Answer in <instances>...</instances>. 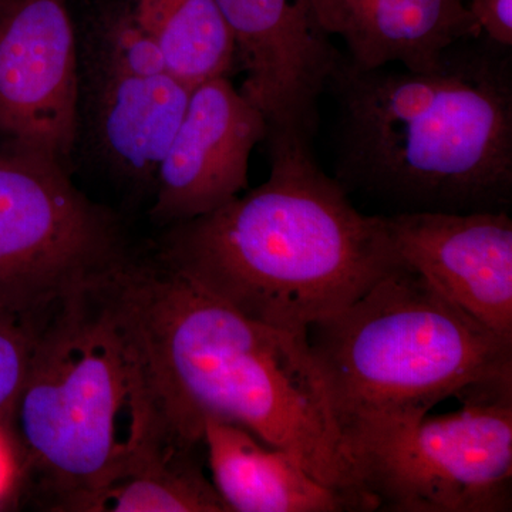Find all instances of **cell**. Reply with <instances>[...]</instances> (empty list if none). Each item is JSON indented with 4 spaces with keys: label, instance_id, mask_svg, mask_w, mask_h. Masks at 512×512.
<instances>
[{
    "label": "cell",
    "instance_id": "cell-20",
    "mask_svg": "<svg viewBox=\"0 0 512 512\" xmlns=\"http://www.w3.org/2000/svg\"><path fill=\"white\" fill-rule=\"evenodd\" d=\"M20 480L18 454L13 447L8 431L0 423V501L12 493Z\"/></svg>",
    "mask_w": 512,
    "mask_h": 512
},
{
    "label": "cell",
    "instance_id": "cell-3",
    "mask_svg": "<svg viewBox=\"0 0 512 512\" xmlns=\"http://www.w3.org/2000/svg\"><path fill=\"white\" fill-rule=\"evenodd\" d=\"M512 47L463 40L426 72L365 70L343 57L335 175L399 212L508 211L512 202Z\"/></svg>",
    "mask_w": 512,
    "mask_h": 512
},
{
    "label": "cell",
    "instance_id": "cell-4",
    "mask_svg": "<svg viewBox=\"0 0 512 512\" xmlns=\"http://www.w3.org/2000/svg\"><path fill=\"white\" fill-rule=\"evenodd\" d=\"M306 338L353 467L357 454L448 397L512 377V339L448 302L406 265L313 323Z\"/></svg>",
    "mask_w": 512,
    "mask_h": 512
},
{
    "label": "cell",
    "instance_id": "cell-7",
    "mask_svg": "<svg viewBox=\"0 0 512 512\" xmlns=\"http://www.w3.org/2000/svg\"><path fill=\"white\" fill-rule=\"evenodd\" d=\"M131 255L117 215L73 184L64 161L3 140L0 295L25 308H53Z\"/></svg>",
    "mask_w": 512,
    "mask_h": 512
},
{
    "label": "cell",
    "instance_id": "cell-1",
    "mask_svg": "<svg viewBox=\"0 0 512 512\" xmlns=\"http://www.w3.org/2000/svg\"><path fill=\"white\" fill-rule=\"evenodd\" d=\"M97 291L133 355L161 440L202 447L205 420L238 424L365 511L306 333L245 318L157 256L131 255Z\"/></svg>",
    "mask_w": 512,
    "mask_h": 512
},
{
    "label": "cell",
    "instance_id": "cell-9",
    "mask_svg": "<svg viewBox=\"0 0 512 512\" xmlns=\"http://www.w3.org/2000/svg\"><path fill=\"white\" fill-rule=\"evenodd\" d=\"M0 137L62 161L79 143V37L66 0H0Z\"/></svg>",
    "mask_w": 512,
    "mask_h": 512
},
{
    "label": "cell",
    "instance_id": "cell-8",
    "mask_svg": "<svg viewBox=\"0 0 512 512\" xmlns=\"http://www.w3.org/2000/svg\"><path fill=\"white\" fill-rule=\"evenodd\" d=\"M191 92L170 72L131 2L103 13L79 43V140L127 183L154 187Z\"/></svg>",
    "mask_w": 512,
    "mask_h": 512
},
{
    "label": "cell",
    "instance_id": "cell-10",
    "mask_svg": "<svg viewBox=\"0 0 512 512\" xmlns=\"http://www.w3.org/2000/svg\"><path fill=\"white\" fill-rule=\"evenodd\" d=\"M245 79L239 92L264 114L268 134L313 144L319 100L342 53L322 29L311 0H215Z\"/></svg>",
    "mask_w": 512,
    "mask_h": 512
},
{
    "label": "cell",
    "instance_id": "cell-15",
    "mask_svg": "<svg viewBox=\"0 0 512 512\" xmlns=\"http://www.w3.org/2000/svg\"><path fill=\"white\" fill-rule=\"evenodd\" d=\"M134 13L163 53L170 72L194 90L229 77L237 46L215 0H131Z\"/></svg>",
    "mask_w": 512,
    "mask_h": 512
},
{
    "label": "cell",
    "instance_id": "cell-13",
    "mask_svg": "<svg viewBox=\"0 0 512 512\" xmlns=\"http://www.w3.org/2000/svg\"><path fill=\"white\" fill-rule=\"evenodd\" d=\"M204 446L215 490L229 512L353 511L342 494L319 483L288 451L238 424L205 420Z\"/></svg>",
    "mask_w": 512,
    "mask_h": 512
},
{
    "label": "cell",
    "instance_id": "cell-2",
    "mask_svg": "<svg viewBox=\"0 0 512 512\" xmlns=\"http://www.w3.org/2000/svg\"><path fill=\"white\" fill-rule=\"evenodd\" d=\"M268 180L170 225L157 258L262 325L306 333L404 265L384 215L362 214L311 143L268 134Z\"/></svg>",
    "mask_w": 512,
    "mask_h": 512
},
{
    "label": "cell",
    "instance_id": "cell-17",
    "mask_svg": "<svg viewBox=\"0 0 512 512\" xmlns=\"http://www.w3.org/2000/svg\"><path fill=\"white\" fill-rule=\"evenodd\" d=\"M62 303L32 309L0 295V423L22 389L43 330Z\"/></svg>",
    "mask_w": 512,
    "mask_h": 512
},
{
    "label": "cell",
    "instance_id": "cell-14",
    "mask_svg": "<svg viewBox=\"0 0 512 512\" xmlns=\"http://www.w3.org/2000/svg\"><path fill=\"white\" fill-rule=\"evenodd\" d=\"M348 60L372 70L402 64L426 72L441 62L450 47L483 36L466 0H370L339 22Z\"/></svg>",
    "mask_w": 512,
    "mask_h": 512
},
{
    "label": "cell",
    "instance_id": "cell-5",
    "mask_svg": "<svg viewBox=\"0 0 512 512\" xmlns=\"http://www.w3.org/2000/svg\"><path fill=\"white\" fill-rule=\"evenodd\" d=\"M97 284L57 308L2 423L20 478L50 511L93 512L151 434L136 363Z\"/></svg>",
    "mask_w": 512,
    "mask_h": 512
},
{
    "label": "cell",
    "instance_id": "cell-16",
    "mask_svg": "<svg viewBox=\"0 0 512 512\" xmlns=\"http://www.w3.org/2000/svg\"><path fill=\"white\" fill-rule=\"evenodd\" d=\"M204 447L148 440L93 512H229L202 471L198 453Z\"/></svg>",
    "mask_w": 512,
    "mask_h": 512
},
{
    "label": "cell",
    "instance_id": "cell-12",
    "mask_svg": "<svg viewBox=\"0 0 512 512\" xmlns=\"http://www.w3.org/2000/svg\"><path fill=\"white\" fill-rule=\"evenodd\" d=\"M384 217L404 265L448 302L512 339V220L507 211Z\"/></svg>",
    "mask_w": 512,
    "mask_h": 512
},
{
    "label": "cell",
    "instance_id": "cell-19",
    "mask_svg": "<svg viewBox=\"0 0 512 512\" xmlns=\"http://www.w3.org/2000/svg\"><path fill=\"white\" fill-rule=\"evenodd\" d=\"M370 0H311L319 25L328 35L343 19L362 8Z\"/></svg>",
    "mask_w": 512,
    "mask_h": 512
},
{
    "label": "cell",
    "instance_id": "cell-6",
    "mask_svg": "<svg viewBox=\"0 0 512 512\" xmlns=\"http://www.w3.org/2000/svg\"><path fill=\"white\" fill-rule=\"evenodd\" d=\"M456 397L457 412L427 414L357 454L366 511L512 510V377Z\"/></svg>",
    "mask_w": 512,
    "mask_h": 512
},
{
    "label": "cell",
    "instance_id": "cell-11",
    "mask_svg": "<svg viewBox=\"0 0 512 512\" xmlns=\"http://www.w3.org/2000/svg\"><path fill=\"white\" fill-rule=\"evenodd\" d=\"M266 133L264 114L229 77L195 87L157 168L153 221L170 227L237 198L248 188L249 160Z\"/></svg>",
    "mask_w": 512,
    "mask_h": 512
},
{
    "label": "cell",
    "instance_id": "cell-18",
    "mask_svg": "<svg viewBox=\"0 0 512 512\" xmlns=\"http://www.w3.org/2000/svg\"><path fill=\"white\" fill-rule=\"evenodd\" d=\"M483 36L504 47H512V0H466Z\"/></svg>",
    "mask_w": 512,
    "mask_h": 512
}]
</instances>
